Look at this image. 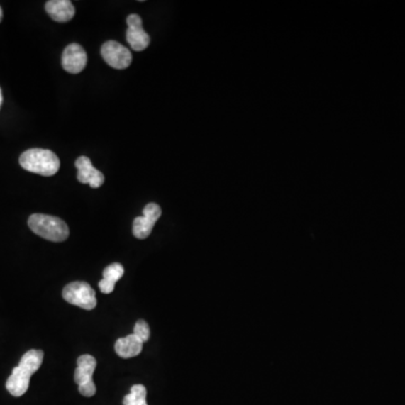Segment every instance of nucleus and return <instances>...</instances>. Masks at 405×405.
Instances as JSON below:
<instances>
[{"label":"nucleus","mask_w":405,"mask_h":405,"mask_svg":"<svg viewBox=\"0 0 405 405\" xmlns=\"http://www.w3.org/2000/svg\"><path fill=\"white\" fill-rule=\"evenodd\" d=\"M43 358V351L38 349H32L23 355L18 366L13 370L11 375L6 382V389L13 396H22L28 392L30 377L41 367Z\"/></svg>","instance_id":"nucleus-1"},{"label":"nucleus","mask_w":405,"mask_h":405,"mask_svg":"<svg viewBox=\"0 0 405 405\" xmlns=\"http://www.w3.org/2000/svg\"><path fill=\"white\" fill-rule=\"evenodd\" d=\"M22 168L33 174L50 177L60 169V160L55 152L47 149H30L19 157Z\"/></svg>","instance_id":"nucleus-2"},{"label":"nucleus","mask_w":405,"mask_h":405,"mask_svg":"<svg viewBox=\"0 0 405 405\" xmlns=\"http://www.w3.org/2000/svg\"><path fill=\"white\" fill-rule=\"evenodd\" d=\"M28 226L34 233L52 243H63L69 237V228L65 221L47 214H33Z\"/></svg>","instance_id":"nucleus-3"},{"label":"nucleus","mask_w":405,"mask_h":405,"mask_svg":"<svg viewBox=\"0 0 405 405\" xmlns=\"http://www.w3.org/2000/svg\"><path fill=\"white\" fill-rule=\"evenodd\" d=\"M96 366L97 362L91 355H82L77 360L74 382L78 384L80 394L84 396L91 397L96 394V385L93 379Z\"/></svg>","instance_id":"nucleus-4"},{"label":"nucleus","mask_w":405,"mask_h":405,"mask_svg":"<svg viewBox=\"0 0 405 405\" xmlns=\"http://www.w3.org/2000/svg\"><path fill=\"white\" fill-rule=\"evenodd\" d=\"M63 299L70 304L76 305L84 310H94L97 305L96 293L91 286L84 282H74L63 289Z\"/></svg>","instance_id":"nucleus-5"},{"label":"nucleus","mask_w":405,"mask_h":405,"mask_svg":"<svg viewBox=\"0 0 405 405\" xmlns=\"http://www.w3.org/2000/svg\"><path fill=\"white\" fill-rule=\"evenodd\" d=\"M101 57L107 65L118 70L128 68L132 62L130 50L116 41H107L103 44Z\"/></svg>","instance_id":"nucleus-6"},{"label":"nucleus","mask_w":405,"mask_h":405,"mask_svg":"<svg viewBox=\"0 0 405 405\" xmlns=\"http://www.w3.org/2000/svg\"><path fill=\"white\" fill-rule=\"evenodd\" d=\"M162 211L155 203H149L143 210V216H139L133 221V235L138 239H147L157 221L160 218Z\"/></svg>","instance_id":"nucleus-7"},{"label":"nucleus","mask_w":405,"mask_h":405,"mask_svg":"<svg viewBox=\"0 0 405 405\" xmlns=\"http://www.w3.org/2000/svg\"><path fill=\"white\" fill-rule=\"evenodd\" d=\"M128 30H126V40L130 47L134 51H143L150 44V36L142 28V19L139 15L132 14L126 19Z\"/></svg>","instance_id":"nucleus-8"},{"label":"nucleus","mask_w":405,"mask_h":405,"mask_svg":"<svg viewBox=\"0 0 405 405\" xmlns=\"http://www.w3.org/2000/svg\"><path fill=\"white\" fill-rule=\"evenodd\" d=\"M61 63L69 74H80L87 65V53L79 44H70L63 51Z\"/></svg>","instance_id":"nucleus-9"},{"label":"nucleus","mask_w":405,"mask_h":405,"mask_svg":"<svg viewBox=\"0 0 405 405\" xmlns=\"http://www.w3.org/2000/svg\"><path fill=\"white\" fill-rule=\"evenodd\" d=\"M76 168L78 169L77 178L82 184H88L91 188H99L105 182L103 172L96 169L87 157L77 159Z\"/></svg>","instance_id":"nucleus-10"},{"label":"nucleus","mask_w":405,"mask_h":405,"mask_svg":"<svg viewBox=\"0 0 405 405\" xmlns=\"http://www.w3.org/2000/svg\"><path fill=\"white\" fill-rule=\"evenodd\" d=\"M45 11L53 21L67 23L74 18L76 11L69 0H50L45 4Z\"/></svg>","instance_id":"nucleus-11"},{"label":"nucleus","mask_w":405,"mask_h":405,"mask_svg":"<svg viewBox=\"0 0 405 405\" xmlns=\"http://www.w3.org/2000/svg\"><path fill=\"white\" fill-rule=\"evenodd\" d=\"M143 343L139 338L132 335L126 338H121L115 343V351L121 358L128 359L141 354Z\"/></svg>","instance_id":"nucleus-12"},{"label":"nucleus","mask_w":405,"mask_h":405,"mask_svg":"<svg viewBox=\"0 0 405 405\" xmlns=\"http://www.w3.org/2000/svg\"><path fill=\"white\" fill-rule=\"evenodd\" d=\"M124 275V267L118 262L109 265L103 272V279L99 282V289L104 294H111L115 289V283Z\"/></svg>","instance_id":"nucleus-13"},{"label":"nucleus","mask_w":405,"mask_h":405,"mask_svg":"<svg viewBox=\"0 0 405 405\" xmlns=\"http://www.w3.org/2000/svg\"><path fill=\"white\" fill-rule=\"evenodd\" d=\"M124 405H148L147 389L143 385H134L131 387V392L123 400Z\"/></svg>","instance_id":"nucleus-14"},{"label":"nucleus","mask_w":405,"mask_h":405,"mask_svg":"<svg viewBox=\"0 0 405 405\" xmlns=\"http://www.w3.org/2000/svg\"><path fill=\"white\" fill-rule=\"evenodd\" d=\"M133 335L139 338L142 343H147L150 338L149 324L145 320H139L134 326Z\"/></svg>","instance_id":"nucleus-15"},{"label":"nucleus","mask_w":405,"mask_h":405,"mask_svg":"<svg viewBox=\"0 0 405 405\" xmlns=\"http://www.w3.org/2000/svg\"><path fill=\"white\" fill-rule=\"evenodd\" d=\"M1 103H3V94H1V89H0V106H1Z\"/></svg>","instance_id":"nucleus-16"},{"label":"nucleus","mask_w":405,"mask_h":405,"mask_svg":"<svg viewBox=\"0 0 405 405\" xmlns=\"http://www.w3.org/2000/svg\"><path fill=\"white\" fill-rule=\"evenodd\" d=\"M1 19H3V9L0 7V22H1Z\"/></svg>","instance_id":"nucleus-17"}]
</instances>
